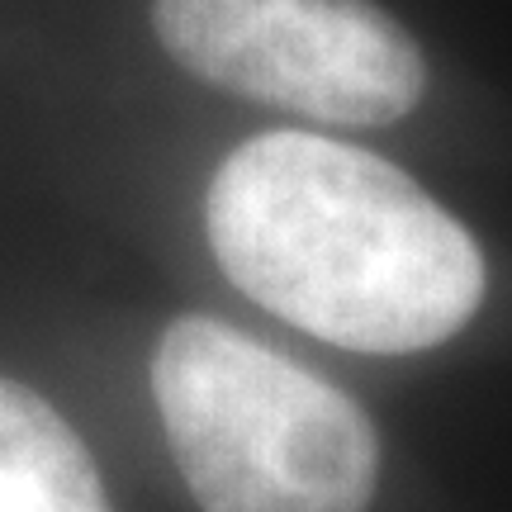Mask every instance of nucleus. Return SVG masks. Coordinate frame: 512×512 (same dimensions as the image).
Here are the masks:
<instances>
[{"instance_id":"1","label":"nucleus","mask_w":512,"mask_h":512,"mask_svg":"<svg viewBox=\"0 0 512 512\" xmlns=\"http://www.w3.org/2000/svg\"><path fill=\"white\" fill-rule=\"evenodd\" d=\"M204 219L228 280L332 347L427 351L484 299L475 238L399 166L318 133L242 143Z\"/></svg>"},{"instance_id":"2","label":"nucleus","mask_w":512,"mask_h":512,"mask_svg":"<svg viewBox=\"0 0 512 512\" xmlns=\"http://www.w3.org/2000/svg\"><path fill=\"white\" fill-rule=\"evenodd\" d=\"M171 456L204 512H366L370 418L313 370L219 318H176L152 356Z\"/></svg>"},{"instance_id":"3","label":"nucleus","mask_w":512,"mask_h":512,"mask_svg":"<svg viewBox=\"0 0 512 512\" xmlns=\"http://www.w3.org/2000/svg\"><path fill=\"white\" fill-rule=\"evenodd\" d=\"M152 24L209 86L318 124H394L427 86L418 43L370 0H152Z\"/></svg>"},{"instance_id":"4","label":"nucleus","mask_w":512,"mask_h":512,"mask_svg":"<svg viewBox=\"0 0 512 512\" xmlns=\"http://www.w3.org/2000/svg\"><path fill=\"white\" fill-rule=\"evenodd\" d=\"M0 512H114L81 437L15 380H0Z\"/></svg>"}]
</instances>
